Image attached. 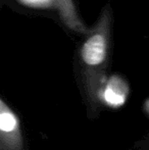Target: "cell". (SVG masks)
Listing matches in <instances>:
<instances>
[{"mask_svg": "<svg viewBox=\"0 0 149 150\" xmlns=\"http://www.w3.org/2000/svg\"><path fill=\"white\" fill-rule=\"evenodd\" d=\"M82 58L90 67H96L105 58V42L101 35H94L86 41L82 49Z\"/></svg>", "mask_w": 149, "mask_h": 150, "instance_id": "cell-2", "label": "cell"}, {"mask_svg": "<svg viewBox=\"0 0 149 150\" xmlns=\"http://www.w3.org/2000/svg\"><path fill=\"white\" fill-rule=\"evenodd\" d=\"M0 150H25L20 119L2 98H0Z\"/></svg>", "mask_w": 149, "mask_h": 150, "instance_id": "cell-1", "label": "cell"}, {"mask_svg": "<svg viewBox=\"0 0 149 150\" xmlns=\"http://www.w3.org/2000/svg\"><path fill=\"white\" fill-rule=\"evenodd\" d=\"M30 1H41V0H30Z\"/></svg>", "mask_w": 149, "mask_h": 150, "instance_id": "cell-3", "label": "cell"}]
</instances>
